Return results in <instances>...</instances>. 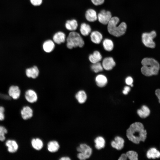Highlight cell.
I'll return each instance as SVG.
<instances>
[{
	"instance_id": "cell-1",
	"label": "cell",
	"mask_w": 160,
	"mask_h": 160,
	"mask_svg": "<svg viewBox=\"0 0 160 160\" xmlns=\"http://www.w3.org/2000/svg\"><path fill=\"white\" fill-rule=\"evenodd\" d=\"M126 135L130 141L137 144L140 141H145L147 137V132L142 123L135 122L132 124L127 129Z\"/></svg>"
},
{
	"instance_id": "cell-2",
	"label": "cell",
	"mask_w": 160,
	"mask_h": 160,
	"mask_svg": "<svg viewBox=\"0 0 160 160\" xmlns=\"http://www.w3.org/2000/svg\"><path fill=\"white\" fill-rule=\"evenodd\" d=\"M143 65L141 71L145 76H150L158 74L160 68V64L155 59L150 57H145L141 61Z\"/></svg>"
},
{
	"instance_id": "cell-3",
	"label": "cell",
	"mask_w": 160,
	"mask_h": 160,
	"mask_svg": "<svg viewBox=\"0 0 160 160\" xmlns=\"http://www.w3.org/2000/svg\"><path fill=\"white\" fill-rule=\"evenodd\" d=\"M119 22V18L114 16L112 17L107 24V29L109 33L117 37L124 34L127 29V25L124 22H121L117 26Z\"/></svg>"
},
{
	"instance_id": "cell-4",
	"label": "cell",
	"mask_w": 160,
	"mask_h": 160,
	"mask_svg": "<svg viewBox=\"0 0 160 160\" xmlns=\"http://www.w3.org/2000/svg\"><path fill=\"white\" fill-rule=\"evenodd\" d=\"M66 46L69 49L79 47H82L84 44V41L80 34L73 31L71 32L66 38Z\"/></svg>"
},
{
	"instance_id": "cell-5",
	"label": "cell",
	"mask_w": 160,
	"mask_h": 160,
	"mask_svg": "<svg viewBox=\"0 0 160 160\" xmlns=\"http://www.w3.org/2000/svg\"><path fill=\"white\" fill-rule=\"evenodd\" d=\"M79 152L77 157L81 160H85L89 158L92 153V148L85 143H81L76 148Z\"/></svg>"
},
{
	"instance_id": "cell-6",
	"label": "cell",
	"mask_w": 160,
	"mask_h": 160,
	"mask_svg": "<svg viewBox=\"0 0 160 160\" xmlns=\"http://www.w3.org/2000/svg\"><path fill=\"white\" fill-rule=\"evenodd\" d=\"M157 35L156 32L152 31L149 33H143L142 36V41L144 45L146 47L154 48L156 47V44L153 39Z\"/></svg>"
},
{
	"instance_id": "cell-7",
	"label": "cell",
	"mask_w": 160,
	"mask_h": 160,
	"mask_svg": "<svg viewBox=\"0 0 160 160\" xmlns=\"http://www.w3.org/2000/svg\"><path fill=\"white\" fill-rule=\"evenodd\" d=\"M97 15L99 22L104 25H107L112 17L111 12L104 9L101 10Z\"/></svg>"
},
{
	"instance_id": "cell-8",
	"label": "cell",
	"mask_w": 160,
	"mask_h": 160,
	"mask_svg": "<svg viewBox=\"0 0 160 160\" xmlns=\"http://www.w3.org/2000/svg\"><path fill=\"white\" fill-rule=\"evenodd\" d=\"M25 97L26 100L30 103H34L38 100V96L36 92L32 89H29L25 92Z\"/></svg>"
},
{
	"instance_id": "cell-9",
	"label": "cell",
	"mask_w": 160,
	"mask_h": 160,
	"mask_svg": "<svg viewBox=\"0 0 160 160\" xmlns=\"http://www.w3.org/2000/svg\"><path fill=\"white\" fill-rule=\"evenodd\" d=\"M20 114L22 119L27 120L32 118L33 115V111L32 108L28 106L23 107L20 111Z\"/></svg>"
},
{
	"instance_id": "cell-10",
	"label": "cell",
	"mask_w": 160,
	"mask_h": 160,
	"mask_svg": "<svg viewBox=\"0 0 160 160\" xmlns=\"http://www.w3.org/2000/svg\"><path fill=\"white\" fill-rule=\"evenodd\" d=\"M116 63L111 57H105L103 60L102 65L103 68L107 71L111 70L115 65Z\"/></svg>"
},
{
	"instance_id": "cell-11",
	"label": "cell",
	"mask_w": 160,
	"mask_h": 160,
	"mask_svg": "<svg viewBox=\"0 0 160 160\" xmlns=\"http://www.w3.org/2000/svg\"><path fill=\"white\" fill-rule=\"evenodd\" d=\"M5 145L7 147L8 151L11 153L16 152L19 147L16 141L13 140H7L5 142Z\"/></svg>"
},
{
	"instance_id": "cell-12",
	"label": "cell",
	"mask_w": 160,
	"mask_h": 160,
	"mask_svg": "<svg viewBox=\"0 0 160 160\" xmlns=\"http://www.w3.org/2000/svg\"><path fill=\"white\" fill-rule=\"evenodd\" d=\"M9 95L14 100L18 99L20 95V90L18 87L17 86H12L9 88L8 90Z\"/></svg>"
},
{
	"instance_id": "cell-13",
	"label": "cell",
	"mask_w": 160,
	"mask_h": 160,
	"mask_svg": "<svg viewBox=\"0 0 160 160\" xmlns=\"http://www.w3.org/2000/svg\"><path fill=\"white\" fill-rule=\"evenodd\" d=\"M39 71L38 68L36 66L28 68L25 70L26 76L28 78L36 79L39 75Z\"/></svg>"
},
{
	"instance_id": "cell-14",
	"label": "cell",
	"mask_w": 160,
	"mask_h": 160,
	"mask_svg": "<svg viewBox=\"0 0 160 160\" xmlns=\"http://www.w3.org/2000/svg\"><path fill=\"white\" fill-rule=\"evenodd\" d=\"M124 139L119 136H116L114 140L112 141L111 145L112 147L117 150H121L124 147Z\"/></svg>"
},
{
	"instance_id": "cell-15",
	"label": "cell",
	"mask_w": 160,
	"mask_h": 160,
	"mask_svg": "<svg viewBox=\"0 0 160 160\" xmlns=\"http://www.w3.org/2000/svg\"><path fill=\"white\" fill-rule=\"evenodd\" d=\"M55 47V42L51 40H48L45 41L42 45L44 51L47 53L52 52L54 49Z\"/></svg>"
},
{
	"instance_id": "cell-16",
	"label": "cell",
	"mask_w": 160,
	"mask_h": 160,
	"mask_svg": "<svg viewBox=\"0 0 160 160\" xmlns=\"http://www.w3.org/2000/svg\"><path fill=\"white\" fill-rule=\"evenodd\" d=\"M85 17L89 22H93L97 19V15L96 11L92 9H88L86 12Z\"/></svg>"
},
{
	"instance_id": "cell-17",
	"label": "cell",
	"mask_w": 160,
	"mask_h": 160,
	"mask_svg": "<svg viewBox=\"0 0 160 160\" xmlns=\"http://www.w3.org/2000/svg\"><path fill=\"white\" fill-rule=\"evenodd\" d=\"M66 36L65 34L62 32L59 31L56 33L53 37V41L57 44H60L65 42Z\"/></svg>"
},
{
	"instance_id": "cell-18",
	"label": "cell",
	"mask_w": 160,
	"mask_h": 160,
	"mask_svg": "<svg viewBox=\"0 0 160 160\" xmlns=\"http://www.w3.org/2000/svg\"><path fill=\"white\" fill-rule=\"evenodd\" d=\"M60 148L59 143L56 140L49 141L47 144V148L50 152L54 153L58 151Z\"/></svg>"
},
{
	"instance_id": "cell-19",
	"label": "cell",
	"mask_w": 160,
	"mask_h": 160,
	"mask_svg": "<svg viewBox=\"0 0 160 160\" xmlns=\"http://www.w3.org/2000/svg\"><path fill=\"white\" fill-rule=\"evenodd\" d=\"M90 39L92 42L95 44H99L103 39L102 34L99 31H95L90 34Z\"/></svg>"
},
{
	"instance_id": "cell-20",
	"label": "cell",
	"mask_w": 160,
	"mask_h": 160,
	"mask_svg": "<svg viewBox=\"0 0 160 160\" xmlns=\"http://www.w3.org/2000/svg\"><path fill=\"white\" fill-rule=\"evenodd\" d=\"M31 143L33 148L37 151L41 150L44 146L43 141L39 138H33L31 140Z\"/></svg>"
},
{
	"instance_id": "cell-21",
	"label": "cell",
	"mask_w": 160,
	"mask_h": 160,
	"mask_svg": "<svg viewBox=\"0 0 160 160\" xmlns=\"http://www.w3.org/2000/svg\"><path fill=\"white\" fill-rule=\"evenodd\" d=\"M75 97L78 102L81 104L85 103L87 98V94L83 90L78 91L76 94Z\"/></svg>"
},
{
	"instance_id": "cell-22",
	"label": "cell",
	"mask_w": 160,
	"mask_h": 160,
	"mask_svg": "<svg viewBox=\"0 0 160 160\" xmlns=\"http://www.w3.org/2000/svg\"><path fill=\"white\" fill-rule=\"evenodd\" d=\"M137 113L140 117L142 118H145L149 115L150 111L147 106L143 105L140 109L137 110Z\"/></svg>"
},
{
	"instance_id": "cell-23",
	"label": "cell",
	"mask_w": 160,
	"mask_h": 160,
	"mask_svg": "<svg viewBox=\"0 0 160 160\" xmlns=\"http://www.w3.org/2000/svg\"><path fill=\"white\" fill-rule=\"evenodd\" d=\"M146 156L149 159L159 158L160 157V152L156 148H152L147 151Z\"/></svg>"
},
{
	"instance_id": "cell-24",
	"label": "cell",
	"mask_w": 160,
	"mask_h": 160,
	"mask_svg": "<svg viewBox=\"0 0 160 160\" xmlns=\"http://www.w3.org/2000/svg\"><path fill=\"white\" fill-rule=\"evenodd\" d=\"M95 81L97 85L100 87L105 86L107 83V79L106 77L103 74H99L95 78Z\"/></svg>"
},
{
	"instance_id": "cell-25",
	"label": "cell",
	"mask_w": 160,
	"mask_h": 160,
	"mask_svg": "<svg viewBox=\"0 0 160 160\" xmlns=\"http://www.w3.org/2000/svg\"><path fill=\"white\" fill-rule=\"evenodd\" d=\"M102 59V55L97 51H95L92 54H90L89 57V61L92 63L99 62Z\"/></svg>"
},
{
	"instance_id": "cell-26",
	"label": "cell",
	"mask_w": 160,
	"mask_h": 160,
	"mask_svg": "<svg viewBox=\"0 0 160 160\" xmlns=\"http://www.w3.org/2000/svg\"><path fill=\"white\" fill-rule=\"evenodd\" d=\"M78 25L77 21L74 19L67 21L65 24L66 28L68 30L72 31H74L76 29Z\"/></svg>"
},
{
	"instance_id": "cell-27",
	"label": "cell",
	"mask_w": 160,
	"mask_h": 160,
	"mask_svg": "<svg viewBox=\"0 0 160 160\" xmlns=\"http://www.w3.org/2000/svg\"><path fill=\"white\" fill-rule=\"evenodd\" d=\"M80 31L82 35L86 36L91 32V28L89 24L83 23L81 25Z\"/></svg>"
},
{
	"instance_id": "cell-28",
	"label": "cell",
	"mask_w": 160,
	"mask_h": 160,
	"mask_svg": "<svg viewBox=\"0 0 160 160\" xmlns=\"http://www.w3.org/2000/svg\"><path fill=\"white\" fill-rule=\"evenodd\" d=\"M94 142L95 143V147L98 150H100L104 148L105 146V140L101 136L97 137L95 139Z\"/></svg>"
},
{
	"instance_id": "cell-29",
	"label": "cell",
	"mask_w": 160,
	"mask_h": 160,
	"mask_svg": "<svg viewBox=\"0 0 160 160\" xmlns=\"http://www.w3.org/2000/svg\"><path fill=\"white\" fill-rule=\"evenodd\" d=\"M103 44L104 49L107 51H111L113 48V41L108 39H105L103 41Z\"/></svg>"
},
{
	"instance_id": "cell-30",
	"label": "cell",
	"mask_w": 160,
	"mask_h": 160,
	"mask_svg": "<svg viewBox=\"0 0 160 160\" xmlns=\"http://www.w3.org/2000/svg\"><path fill=\"white\" fill-rule=\"evenodd\" d=\"M91 68L92 71L96 73L102 71L103 69L102 64L99 62L92 63Z\"/></svg>"
},
{
	"instance_id": "cell-31",
	"label": "cell",
	"mask_w": 160,
	"mask_h": 160,
	"mask_svg": "<svg viewBox=\"0 0 160 160\" xmlns=\"http://www.w3.org/2000/svg\"><path fill=\"white\" fill-rule=\"evenodd\" d=\"M126 154L130 160H137L138 159V154L137 153L133 151H129L126 153Z\"/></svg>"
},
{
	"instance_id": "cell-32",
	"label": "cell",
	"mask_w": 160,
	"mask_h": 160,
	"mask_svg": "<svg viewBox=\"0 0 160 160\" xmlns=\"http://www.w3.org/2000/svg\"><path fill=\"white\" fill-rule=\"evenodd\" d=\"M4 108L2 106H0V121H3L5 118Z\"/></svg>"
},
{
	"instance_id": "cell-33",
	"label": "cell",
	"mask_w": 160,
	"mask_h": 160,
	"mask_svg": "<svg viewBox=\"0 0 160 160\" xmlns=\"http://www.w3.org/2000/svg\"><path fill=\"white\" fill-rule=\"evenodd\" d=\"M7 133V129L4 126L0 125V136H5V134Z\"/></svg>"
},
{
	"instance_id": "cell-34",
	"label": "cell",
	"mask_w": 160,
	"mask_h": 160,
	"mask_svg": "<svg viewBox=\"0 0 160 160\" xmlns=\"http://www.w3.org/2000/svg\"><path fill=\"white\" fill-rule=\"evenodd\" d=\"M31 4L34 6L40 5L42 3V0H30Z\"/></svg>"
},
{
	"instance_id": "cell-35",
	"label": "cell",
	"mask_w": 160,
	"mask_h": 160,
	"mask_svg": "<svg viewBox=\"0 0 160 160\" xmlns=\"http://www.w3.org/2000/svg\"><path fill=\"white\" fill-rule=\"evenodd\" d=\"M91 1L94 5L98 6L103 4L105 0H91Z\"/></svg>"
},
{
	"instance_id": "cell-36",
	"label": "cell",
	"mask_w": 160,
	"mask_h": 160,
	"mask_svg": "<svg viewBox=\"0 0 160 160\" xmlns=\"http://www.w3.org/2000/svg\"><path fill=\"white\" fill-rule=\"evenodd\" d=\"M126 83L128 85H131L132 84L133 79L131 76H128L127 77L125 80Z\"/></svg>"
},
{
	"instance_id": "cell-37",
	"label": "cell",
	"mask_w": 160,
	"mask_h": 160,
	"mask_svg": "<svg viewBox=\"0 0 160 160\" xmlns=\"http://www.w3.org/2000/svg\"><path fill=\"white\" fill-rule=\"evenodd\" d=\"M130 90V87L128 86H125L124 87V90H123V93L125 95H127L128 94Z\"/></svg>"
},
{
	"instance_id": "cell-38",
	"label": "cell",
	"mask_w": 160,
	"mask_h": 160,
	"mask_svg": "<svg viewBox=\"0 0 160 160\" xmlns=\"http://www.w3.org/2000/svg\"><path fill=\"white\" fill-rule=\"evenodd\" d=\"M155 94L159 100V102L160 103V89H156L155 91Z\"/></svg>"
},
{
	"instance_id": "cell-39",
	"label": "cell",
	"mask_w": 160,
	"mask_h": 160,
	"mask_svg": "<svg viewBox=\"0 0 160 160\" xmlns=\"http://www.w3.org/2000/svg\"><path fill=\"white\" fill-rule=\"evenodd\" d=\"M0 98H1L4 100H9L10 99L11 97L9 95H5L1 94L0 93Z\"/></svg>"
},
{
	"instance_id": "cell-40",
	"label": "cell",
	"mask_w": 160,
	"mask_h": 160,
	"mask_svg": "<svg viewBox=\"0 0 160 160\" xmlns=\"http://www.w3.org/2000/svg\"><path fill=\"white\" fill-rule=\"evenodd\" d=\"M127 158L126 153H123L120 156L118 159L119 160H126Z\"/></svg>"
},
{
	"instance_id": "cell-41",
	"label": "cell",
	"mask_w": 160,
	"mask_h": 160,
	"mask_svg": "<svg viewBox=\"0 0 160 160\" xmlns=\"http://www.w3.org/2000/svg\"><path fill=\"white\" fill-rule=\"evenodd\" d=\"M59 159L60 160H70L71 159L68 156H64L61 157Z\"/></svg>"
}]
</instances>
